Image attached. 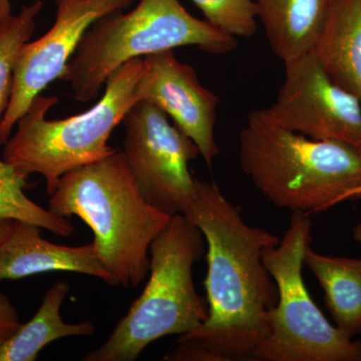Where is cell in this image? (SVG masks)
I'll list each match as a JSON object with an SVG mask.
<instances>
[{
  "label": "cell",
  "instance_id": "cell-1",
  "mask_svg": "<svg viewBox=\"0 0 361 361\" xmlns=\"http://www.w3.org/2000/svg\"><path fill=\"white\" fill-rule=\"evenodd\" d=\"M196 198L186 216L205 239L208 317L178 341L200 344L221 361L252 360L268 332V314L277 288L263 262L266 249L280 238L247 224L241 208L215 183L196 179Z\"/></svg>",
  "mask_w": 361,
  "mask_h": 361
},
{
  "label": "cell",
  "instance_id": "cell-2",
  "mask_svg": "<svg viewBox=\"0 0 361 361\" xmlns=\"http://www.w3.org/2000/svg\"><path fill=\"white\" fill-rule=\"evenodd\" d=\"M49 209L77 216L94 233L97 258L118 285L137 287L149 272V247L172 216L142 196L123 152L71 171L49 196Z\"/></svg>",
  "mask_w": 361,
  "mask_h": 361
},
{
  "label": "cell",
  "instance_id": "cell-3",
  "mask_svg": "<svg viewBox=\"0 0 361 361\" xmlns=\"http://www.w3.org/2000/svg\"><path fill=\"white\" fill-rule=\"evenodd\" d=\"M239 160L256 189L292 213L327 210L361 184L360 149L285 129L263 109L247 116L239 135Z\"/></svg>",
  "mask_w": 361,
  "mask_h": 361
},
{
  "label": "cell",
  "instance_id": "cell-4",
  "mask_svg": "<svg viewBox=\"0 0 361 361\" xmlns=\"http://www.w3.org/2000/svg\"><path fill=\"white\" fill-rule=\"evenodd\" d=\"M142 58L130 59L111 73L102 99L80 115L47 120V111L59 103L56 97L39 96L16 123L4 144L2 159L26 176L44 178L51 196L59 180L71 171L110 156L113 130L137 103L135 87L141 77Z\"/></svg>",
  "mask_w": 361,
  "mask_h": 361
},
{
  "label": "cell",
  "instance_id": "cell-5",
  "mask_svg": "<svg viewBox=\"0 0 361 361\" xmlns=\"http://www.w3.org/2000/svg\"><path fill=\"white\" fill-rule=\"evenodd\" d=\"M205 239L186 216L176 214L149 247V277L144 291L103 345L85 361H134L147 346L168 336L193 331L208 317L196 288L195 263Z\"/></svg>",
  "mask_w": 361,
  "mask_h": 361
},
{
  "label": "cell",
  "instance_id": "cell-6",
  "mask_svg": "<svg viewBox=\"0 0 361 361\" xmlns=\"http://www.w3.org/2000/svg\"><path fill=\"white\" fill-rule=\"evenodd\" d=\"M188 45L220 54L235 51L238 44L236 37L194 18L179 0H140L130 13L115 11L92 23L59 80L85 103L130 59Z\"/></svg>",
  "mask_w": 361,
  "mask_h": 361
},
{
  "label": "cell",
  "instance_id": "cell-7",
  "mask_svg": "<svg viewBox=\"0 0 361 361\" xmlns=\"http://www.w3.org/2000/svg\"><path fill=\"white\" fill-rule=\"evenodd\" d=\"M311 229L308 215L293 212L279 243L264 252L278 297L268 314L269 332L252 360L361 361V341L332 325L306 288L302 270Z\"/></svg>",
  "mask_w": 361,
  "mask_h": 361
},
{
  "label": "cell",
  "instance_id": "cell-8",
  "mask_svg": "<svg viewBox=\"0 0 361 361\" xmlns=\"http://www.w3.org/2000/svg\"><path fill=\"white\" fill-rule=\"evenodd\" d=\"M123 155L146 201L173 216L185 214L197 195L189 163L198 147L155 104L140 101L123 121Z\"/></svg>",
  "mask_w": 361,
  "mask_h": 361
},
{
  "label": "cell",
  "instance_id": "cell-9",
  "mask_svg": "<svg viewBox=\"0 0 361 361\" xmlns=\"http://www.w3.org/2000/svg\"><path fill=\"white\" fill-rule=\"evenodd\" d=\"M283 84L263 109L272 122L316 141L341 142L361 151V104L326 75L314 52L284 63Z\"/></svg>",
  "mask_w": 361,
  "mask_h": 361
},
{
  "label": "cell",
  "instance_id": "cell-10",
  "mask_svg": "<svg viewBox=\"0 0 361 361\" xmlns=\"http://www.w3.org/2000/svg\"><path fill=\"white\" fill-rule=\"evenodd\" d=\"M134 0H54L56 21L39 39L23 45L14 70L11 99L0 123V146L8 141L33 99L61 77L82 35L99 18Z\"/></svg>",
  "mask_w": 361,
  "mask_h": 361
},
{
  "label": "cell",
  "instance_id": "cell-11",
  "mask_svg": "<svg viewBox=\"0 0 361 361\" xmlns=\"http://www.w3.org/2000/svg\"><path fill=\"white\" fill-rule=\"evenodd\" d=\"M135 96L172 118L198 147L207 166H212L220 154L214 135L219 99L201 85L191 66L180 63L173 49L144 56Z\"/></svg>",
  "mask_w": 361,
  "mask_h": 361
},
{
  "label": "cell",
  "instance_id": "cell-12",
  "mask_svg": "<svg viewBox=\"0 0 361 361\" xmlns=\"http://www.w3.org/2000/svg\"><path fill=\"white\" fill-rule=\"evenodd\" d=\"M42 228L16 221L13 232L0 245V281L45 272H75L99 278L116 286L115 278L97 258L94 244L63 246L42 238Z\"/></svg>",
  "mask_w": 361,
  "mask_h": 361
},
{
  "label": "cell",
  "instance_id": "cell-13",
  "mask_svg": "<svg viewBox=\"0 0 361 361\" xmlns=\"http://www.w3.org/2000/svg\"><path fill=\"white\" fill-rule=\"evenodd\" d=\"M336 0H256L271 49L284 63L312 51Z\"/></svg>",
  "mask_w": 361,
  "mask_h": 361
},
{
  "label": "cell",
  "instance_id": "cell-14",
  "mask_svg": "<svg viewBox=\"0 0 361 361\" xmlns=\"http://www.w3.org/2000/svg\"><path fill=\"white\" fill-rule=\"evenodd\" d=\"M332 82L361 104V0H336L313 49Z\"/></svg>",
  "mask_w": 361,
  "mask_h": 361
},
{
  "label": "cell",
  "instance_id": "cell-15",
  "mask_svg": "<svg viewBox=\"0 0 361 361\" xmlns=\"http://www.w3.org/2000/svg\"><path fill=\"white\" fill-rule=\"evenodd\" d=\"M304 265L319 282L332 319L346 336H361V258L323 255L308 247Z\"/></svg>",
  "mask_w": 361,
  "mask_h": 361
},
{
  "label": "cell",
  "instance_id": "cell-16",
  "mask_svg": "<svg viewBox=\"0 0 361 361\" xmlns=\"http://www.w3.org/2000/svg\"><path fill=\"white\" fill-rule=\"evenodd\" d=\"M70 292V285L59 281L44 297L42 305L30 322L20 329L0 351V361H35L39 353L51 342L68 336H89L94 334V323H66L61 318V304Z\"/></svg>",
  "mask_w": 361,
  "mask_h": 361
},
{
  "label": "cell",
  "instance_id": "cell-17",
  "mask_svg": "<svg viewBox=\"0 0 361 361\" xmlns=\"http://www.w3.org/2000/svg\"><path fill=\"white\" fill-rule=\"evenodd\" d=\"M26 179L27 176L18 172L4 159L0 160V219L23 221L59 236H71L75 227L70 221L26 196Z\"/></svg>",
  "mask_w": 361,
  "mask_h": 361
},
{
  "label": "cell",
  "instance_id": "cell-18",
  "mask_svg": "<svg viewBox=\"0 0 361 361\" xmlns=\"http://www.w3.org/2000/svg\"><path fill=\"white\" fill-rule=\"evenodd\" d=\"M42 8V0L23 6L18 16H11L0 25V123L6 113L11 90L18 54L32 39L37 23L35 18Z\"/></svg>",
  "mask_w": 361,
  "mask_h": 361
},
{
  "label": "cell",
  "instance_id": "cell-19",
  "mask_svg": "<svg viewBox=\"0 0 361 361\" xmlns=\"http://www.w3.org/2000/svg\"><path fill=\"white\" fill-rule=\"evenodd\" d=\"M207 23L231 37L248 39L257 32L258 6L253 0H192Z\"/></svg>",
  "mask_w": 361,
  "mask_h": 361
},
{
  "label": "cell",
  "instance_id": "cell-20",
  "mask_svg": "<svg viewBox=\"0 0 361 361\" xmlns=\"http://www.w3.org/2000/svg\"><path fill=\"white\" fill-rule=\"evenodd\" d=\"M20 325V316L13 304L6 294L0 292V351Z\"/></svg>",
  "mask_w": 361,
  "mask_h": 361
},
{
  "label": "cell",
  "instance_id": "cell-21",
  "mask_svg": "<svg viewBox=\"0 0 361 361\" xmlns=\"http://www.w3.org/2000/svg\"><path fill=\"white\" fill-rule=\"evenodd\" d=\"M16 221L0 219V245L6 241L7 237L13 232Z\"/></svg>",
  "mask_w": 361,
  "mask_h": 361
},
{
  "label": "cell",
  "instance_id": "cell-22",
  "mask_svg": "<svg viewBox=\"0 0 361 361\" xmlns=\"http://www.w3.org/2000/svg\"><path fill=\"white\" fill-rule=\"evenodd\" d=\"M11 14V0H0V25H1Z\"/></svg>",
  "mask_w": 361,
  "mask_h": 361
},
{
  "label": "cell",
  "instance_id": "cell-23",
  "mask_svg": "<svg viewBox=\"0 0 361 361\" xmlns=\"http://www.w3.org/2000/svg\"><path fill=\"white\" fill-rule=\"evenodd\" d=\"M360 197L361 184L358 185V186L355 188V189L351 190V191H349L348 193L343 197V199H342V202L353 200V199L360 198Z\"/></svg>",
  "mask_w": 361,
  "mask_h": 361
},
{
  "label": "cell",
  "instance_id": "cell-24",
  "mask_svg": "<svg viewBox=\"0 0 361 361\" xmlns=\"http://www.w3.org/2000/svg\"><path fill=\"white\" fill-rule=\"evenodd\" d=\"M353 239L361 245V220L355 226L353 230Z\"/></svg>",
  "mask_w": 361,
  "mask_h": 361
}]
</instances>
